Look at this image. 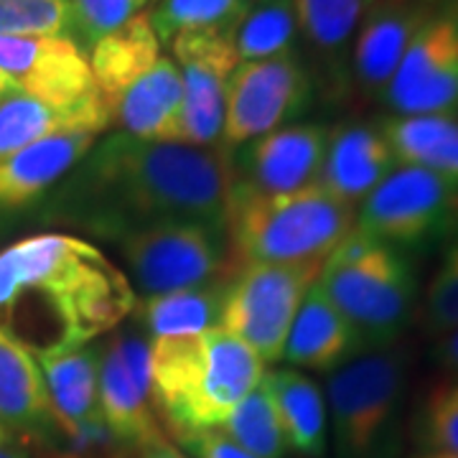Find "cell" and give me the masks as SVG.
Here are the masks:
<instances>
[{
	"instance_id": "obj_1",
	"label": "cell",
	"mask_w": 458,
	"mask_h": 458,
	"mask_svg": "<svg viewBox=\"0 0 458 458\" xmlns=\"http://www.w3.org/2000/svg\"><path fill=\"white\" fill-rule=\"evenodd\" d=\"M234 181L227 148L143 140L117 131L99 138L59 183L51 214L105 242L174 219L227 227Z\"/></svg>"
},
{
	"instance_id": "obj_2",
	"label": "cell",
	"mask_w": 458,
	"mask_h": 458,
	"mask_svg": "<svg viewBox=\"0 0 458 458\" xmlns=\"http://www.w3.org/2000/svg\"><path fill=\"white\" fill-rule=\"evenodd\" d=\"M135 303L128 276L84 237L44 232L0 252V327L31 354L89 346Z\"/></svg>"
},
{
	"instance_id": "obj_3",
	"label": "cell",
	"mask_w": 458,
	"mask_h": 458,
	"mask_svg": "<svg viewBox=\"0 0 458 458\" xmlns=\"http://www.w3.org/2000/svg\"><path fill=\"white\" fill-rule=\"evenodd\" d=\"M265 377V361L227 328L150 342L153 408L168 433L219 428Z\"/></svg>"
},
{
	"instance_id": "obj_4",
	"label": "cell",
	"mask_w": 458,
	"mask_h": 458,
	"mask_svg": "<svg viewBox=\"0 0 458 458\" xmlns=\"http://www.w3.org/2000/svg\"><path fill=\"white\" fill-rule=\"evenodd\" d=\"M357 227V207L311 183L291 194H258L234 181L229 250L240 262H324Z\"/></svg>"
},
{
	"instance_id": "obj_5",
	"label": "cell",
	"mask_w": 458,
	"mask_h": 458,
	"mask_svg": "<svg viewBox=\"0 0 458 458\" xmlns=\"http://www.w3.org/2000/svg\"><path fill=\"white\" fill-rule=\"evenodd\" d=\"M410 352L403 344L367 349L327 379L334 458H397L408 397Z\"/></svg>"
},
{
	"instance_id": "obj_6",
	"label": "cell",
	"mask_w": 458,
	"mask_h": 458,
	"mask_svg": "<svg viewBox=\"0 0 458 458\" xmlns=\"http://www.w3.org/2000/svg\"><path fill=\"white\" fill-rule=\"evenodd\" d=\"M318 285L360 334L364 352L400 344L418 303L408 255L357 229L324 260Z\"/></svg>"
},
{
	"instance_id": "obj_7",
	"label": "cell",
	"mask_w": 458,
	"mask_h": 458,
	"mask_svg": "<svg viewBox=\"0 0 458 458\" xmlns=\"http://www.w3.org/2000/svg\"><path fill=\"white\" fill-rule=\"evenodd\" d=\"M110 245L146 295L212 285L227 273V227L186 219L156 222L117 234Z\"/></svg>"
},
{
	"instance_id": "obj_8",
	"label": "cell",
	"mask_w": 458,
	"mask_h": 458,
	"mask_svg": "<svg viewBox=\"0 0 458 458\" xmlns=\"http://www.w3.org/2000/svg\"><path fill=\"white\" fill-rule=\"evenodd\" d=\"M321 265L240 262L225 280L219 327L242 339L265 364L280 361L295 313L318 280Z\"/></svg>"
},
{
	"instance_id": "obj_9",
	"label": "cell",
	"mask_w": 458,
	"mask_h": 458,
	"mask_svg": "<svg viewBox=\"0 0 458 458\" xmlns=\"http://www.w3.org/2000/svg\"><path fill=\"white\" fill-rule=\"evenodd\" d=\"M354 229L400 252L436 245L458 232V183L397 164L360 204Z\"/></svg>"
},
{
	"instance_id": "obj_10",
	"label": "cell",
	"mask_w": 458,
	"mask_h": 458,
	"mask_svg": "<svg viewBox=\"0 0 458 458\" xmlns=\"http://www.w3.org/2000/svg\"><path fill=\"white\" fill-rule=\"evenodd\" d=\"M311 95V72L298 49L258 62H240L229 80L222 148L232 153L288 125L306 113Z\"/></svg>"
},
{
	"instance_id": "obj_11",
	"label": "cell",
	"mask_w": 458,
	"mask_h": 458,
	"mask_svg": "<svg viewBox=\"0 0 458 458\" xmlns=\"http://www.w3.org/2000/svg\"><path fill=\"white\" fill-rule=\"evenodd\" d=\"M98 408L120 448L164 438L150 390V342L138 328H114L99 344Z\"/></svg>"
},
{
	"instance_id": "obj_12",
	"label": "cell",
	"mask_w": 458,
	"mask_h": 458,
	"mask_svg": "<svg viewBox=\"0 0 458 458\" xmlns=\"http://www.w3.org/2000/svg\"><path fill=\"white\" fill-rule=\"evenodd\" d=\"M393 114H458V0H443L379 99Z\"/></svg>"
},
{
	"instance_id": "obj_13",
	"label": "cell",
	"mask_w": 458,
	"mask_h": 458,
	"mask_svg": "<svg viewBox=\"0 0 458 458\" xmlns=\"http://www.w3.org/2000/svg\"><path fill=\"white\" fill-rule=\"evenodd\" d=\"M174 62L181 72V107L176 143L212 148L222 146L229 80L240 64L234 33L186 31L171 44Z\"/></svg>"
},
{
	"instance_id": "obj_14",
	"label": "cell",
	"mask_w": 458,
	"mask_h": 458,
	"mask_svg": "<svg viewBox=\"0 0 458 458\" xmlns=\"http://www.w3.org/2000/svg\"><path fill=\"white\" fill-rule=\"evenodd\" d=\"M0 72L21 95L54 107H72L99 92L74 36H0Z\"/></svg>"
},
{
	"instance_id": "obj_15",
	"label": "cell",
	"mask_w": 458,
	"mask_h": 458,
	"mask_svg": "<svg viewBox=\"0 0 458 458\" xmlns=\"http://www.w3.org/2000/svg\"><path fill=\"white\" fill-rule=\"evenodd\" d=\"M372 0H293L295 29L309 56L313 89L327 102H346L354 95L352 54L360 23Z\"/></svg>"
},
{
	"instance_id": "obj_16",
	"label": "cell",
	"mask_w": 458,
	"mask_h": 458,
	"mask_svg": "<svg viewBox=\"0 0 458 458\" xmlns=\"http://www.w3.org/2000/svg\"><path fill=\"white\" fill-rule=\"evenodd\" d=\"M443 3V0H441ZM433 0H372L361 18L352 54L354 92L382 99L412 38L441 5Z\"/></svg>"
},
{
	"instance_id": "obj_17",
	"label": "cell",
	"mask_w": 458,
	"mask_h": 458,
	"mask_svg": "<svg viewBox=\"0 0 458 458\" xmlns=\"http://www.w3.org/2000/svg\"><path fill=\"white\" fill-rule=\"evenodd\" d=\"M328 128L318 123L283 125L250 143L237 183L258 194H291L318 181Z\"/></svg>"
},
{
	"instance_id": "obj_18",
	"label": "cell",
	"mask_w": 458,
	"mask_h": 458,
	"mask_svg": "<svg viewBox=\"0 0 458 458\" xmlns=\"http://www.w3.org/2000/svg\"><path fill=\"white\" fill-rule=\"evenodd\" d=\"M98 140V132H59L0 161V216H13L44 201Z\"/></svg>"
},
{
	"instance_id": "obj_19",
	"label": "cell",
	"mask_w": 458,
	"mask_h": 458,
	"mask_svg": "<svg viewBox=\"0 0 458 458\" xmlns=\"http://www.w3.org/2000/svg\"><path fill=\"white\" fill-rule=\"evenodd\" d=\"M0 426L18 441L59 445L62 433L51 412L47 382L31 352L0 327Z\"/></svg>"
},
{
	"instance_id": "obj_20",
	"label": "cell",
	"mask_w": 458,
	"mask_h": 458,
	"mask_svg": "<svg viewBox=\"0 0 458 458\" xmlns=\"http://www.w3.org/2000/svg\"><path fill=\"white\" fill-rule=\"evenodd\" d=\"M394 165L397 158L379 125L342 123L328 128L327 156L316 183L360 209L361 201L393 174Z\"/></svg>"
},
{
	"instance_id": "obj_21",
	"label": "cell",
	"mask_w": 458,
	"mask_h": 458,
	"mask_svg": "<svg viewBox=\"0 0 458 458\" xmlns=\"http://www.w3.org/2000/svg\"><path fill=\"white\" fill-rule=\"evenodd\" d=\"M361 352L364 344L360 334L328 301V295L316 280L295 313L293 327L283 349V360L295 369L331 375Z\"/></svg>"
},
{
	"instance_id": "obj_22",
	"label": "cell",
	"mask_w": 458,
	"mask_h": 458,
	"mask_svg": "<svg viewBox=\"0 0 458 458\" xmlns=\"http://www.w3.org/2000/svg\"><path fill=\"white\" fill-rule=\"evenodd\" d=\"M181 107H183V84L176 62L164 54L146 74L132 82L110 110L113 125L120 132L143 140L176 143Z\"/></svg>"
},
{
	"instance_id": "obj_23",
	"label": "cell",
	"mask_w": 458,
	"mask_h": 458,
	"mask_svg": "<svg viewBox=\"0 0 458 458\" xmlns=\"http://www.w3.org/2000/svg\"><path fill=\"white\" fill-rule=\"evenodd\" d=\"M47 382L51 412L59 426L62 441H72L84 428L99 423L98 367L99 346L56 349L33 354Z\"/></svg>"
},
{
	"instance_id": "obj_24",
	"label": "cell",
	"mask_w": 458,
	"mask_h": 458,
	"mask_svg": "<svg viewBox=\"0 0 458 458\" xmlns=\"http://www.w3.org/2000/svg\"><path fill=\"white\" fill-rule=\"evenodd\" d=\"M107 128H113V120L99 92L72 107H54L26 95H13L0 102V161L59 132L102 135Z\"/></svg>"
},
{
	"instance_id": "obj_25",
	"label": "cell",
	"mask_w": 458,
	"mask_h": 458,
	"mask_svg": "<svg viewBox=\"0 0 458 458\" xmlns=\"http://www.w3.org/2000/svg\"><path fill=\"white\" fill-rule=\"evenodd\" d=\"M288 451L298 458L328 456V412L324 390L301 369H270L262 377Z\"/></svg>"
},
{
	"instance_id": "obj_26",
	"label": "cell",
	"mask_w": 458,
	"mask_h": 458,
	"mask_svg": "<svg viewBox=\"0 0 458 458\" xmlns=\"http://www.w3.org/2000/svg\"><path fill=\"white\" fill-rule=\"evenodd\" d=\"M87 56L92 66L95 87L99 89L105 105L110 107L114 99L164 56V51L150 16L143 11L98 38L89 47Z\"/></svg>"
},
{
	"instance_id": "obj_27",
	"label": "cell",
	"mask_w": 458,
	"mask_h": 458,
	"mask_svg": "<svg viewBox=\"0 0 458 458\" xmlns=\"http://www.w3.org/2000/svg\"><path fill=\"white\" fill-rule=\"evenodd\" d=\"M379 131L397 164L418 165L458 183V114H390Z\"/></svg>"
},
{
	"instance_id": "obj_28",
	"label": "cell",
	"mask_w": 458,
	"mask_h": 458,
	"mask_svg": "<svg viewBox=\"0 0 458 458\" xmlns=\"http://www.w3.org/2000/svg\"><path fill=\"white\" fill-rule=\"evenodd\" d=\"M225 280L212 283V285H201V288L138 298L132 313L138 316L148 342L191 336V334H201L207 328L219 327Z\"/></svg>"
},
{
	"instance_id": "obj_29",
	"label": "cell",
	"mask_w": 458,
	"mask_h": 458,
	"mask_svg": "<svg viewBox=\"0 0 458 458\" xmlns=\"http://www.w3.org/2000/svg\"><path fill=\"white\" fill-rule=\"evenodd\" d=\"M255 0H161L148 16L161 44L186 31L234 33Z\"/></svg>"
},
{
	"instance_id": "obj_30",
	"label": "cell",
	"mask_w": 458,
	"mask_h": 458,
	"mask_svg": "<svg viewBox=\"0 0 458 458\" xmlns=\"http://www.w3.org/2000/svg\"><path fill=\"white\" fill-rule=\"evenodd\" d=\"M295 41L293 0H255L234 31V51L240 62H258L298 49Z\"/></svg>"
},
{
	"instance_id": "obj_31",
	"label": "cell",
	"mask_w": 458,
	"mask_h": 458,
	"mask_svg": "<svg viewBox=\"0 0 458 458\" xmlns=\"http://www.w3.org/2000/svg\"><path fill=\"white\" fill-rule=\"evenodd\" d=\"M219 430L255 458L288 456V443H285L278 412L265 382H260L232 410V415L219 426Z\"/></svg>"
},
{
	"instance_id": "obj_32",
	"label": "cell",
	"mask_w": 458,
	"mask_h": 458,
	"mask_svg": "<svg viewBox=\"0 0 458 458\" xmlns=\"http://www.w3.org/2000/svg\"><path fill=\"white\" fill-rule=\"evenodd\" d=\"M412 436L423 454L458 456V377L438 385L423 400L415 415Z\"/></svg>"
},
{
	"instance_id": "obj_33",
	"label": "cell",
	"mask_w": 458,
	"mask_h": 458,
	"mask_svg": "<svg viewBox=\"0 0 458 458\" xmlns=\"http://www.w3.org/2000/svg\"><path fill=\"white\" fill-rule=\"evenodd\" d=\"M0 36H74L69 0H0Z\"/></svg>"
},
{
	"instance_id": "obj_34",
	"label": "cell",
	"mask_w": 458,
	"mask_h": 458,
	"mask_svg": "<svg viewBox=\"0 0 458 458\" xmlns=\"http://www.w3.org/2000/svg\"><path fill=\"white\" fill-rule=\"evenodd\" d=\"M423 327L428 334H448L458 328V240L445 250L423 301Z\"/></svg>"
},
{
	"instance_id": "obj_35",
	"label": "cell",
	"mask_w": 458,
	"mask_h": 458,
	"mask_svg": "<svg viewBox=\"0 0 458 458\" xmlns=\"http://www.w3.org/2000/svg\"><path fill=\"white\" fill-rule=\"evenodd\" d=\"M74 33L92 47L105 33L143 13L148 0H69Z\"/></svg>"
},
{
	"instance_id": "obj_36",
	"label": "cell",
	"mask_w": 458,
	"mask_h": 458,
	"mask_svg": "<svg viewBox=\"0 0 458 458\" xmlns=\"http://www.w3.org/2000/svg\"><path fill=\"white\" fill-rule=\"evenodd\" d=\"M168 438L189 458H255L232 438H227L219 428L179 430V433H168Z\"/></svg>"
},
{
	"instance_id": "obj_37",
	"label": "cell",
	"mask_w": 458,
	"mask_h": 458,
	"mask_svg": "<svg viewBox=\"0 0 458 458\" xmlns=\"http://www.w3.org/2000/svg\"><path fill=\"white\" fill-rule=\"evenodd\" d=\"M110 458H189L181 451L176 443L168 436L158 441L140 443V445H128V448H117Z\"/></svg>"
},
{
	"instance_id": "obj_38",
	"label": "cell",
	"mask_w": 458,
	"mask_h": 458,
	"mask_svg": "<svg viewBox=\"0 0 458 458\" xmlns=\"http://www.w3.org/2000/svg\"><path fill=\"white\" fill-rule=\"evenodd\" d=\"M436 360L443 367V372L458 377V328L441 334L436 344Z\"/></svg>"
},
{
	"instance_id": "obj_39",
	"label": "cell",
	"mask_w": 458,
	"mask_h": 458,
	"mask_svg": "<svg viewBox=\"0 0 458 458\" xmlns=\"http://www.w3.org/2000/svg\"><path fill=\"white\" fill-rule=\"evenodd\" d=\"M13 95H21V92H18V87L11 82L3 72H0V102H3V99L13 98Z\"/></svg>"
},
{
	"instance_id": "obj_40",
	"label": "cell",
	"mask_w": 458,
	"mask_h": 458,
	"mask_svg": "<svg viewBox=\"0 0 458 458\" xmlns=\"http://www.w3.org/2000/svg\"><path fill=\"white\" fill-rule=\"evenodd\" d=\"M0 458H33L29 451H23L21 445H3L0 448Z\"/></svg>"
},
{
	"instance_id": "obj_41",
	"label": "cell",
	"mask_w": 458,
	"mask_h": 458,
	"mask_svg": "<svg viewBox=\"0 0 458 458\" xmlns=\"http://www.w3.org/2000/svg\"><path fill=\"white\" fill-rule=\"evenodd\" d=\"M18 438L16 436H13V433H11V430H5V428L0 426V448H3V445H18Z\"/></svg>"
},
{
	"instance_id": "obj_42",
	"label": "cell",
	"mask_w": 458,
	"mask_h": 458,
	"mask_svg": "<svg viewBox=\"0 0 458 458\" xmlns=\"http://www.w3.org/2000/svg\"><path fill=\"white\" fill-rule=\"evenodd\" d=\"M415 458H458V456H451V454H420V456Z\"/></svg>"
},
{
	"instance_id": "obj_43",
	"label": "cell",
	"mask_w": 458,
	"mask_h": 458,
	"mask_svg": "<svg viewBox=\"0 0 458 458\" xmlns=\"http://www.w3.org/2000/svg\"><path fill=\"white\" fill-rule=\"evenodd\" d=\"M433 3H441V0H433Z\"/></svg>"
}]
</instances>
